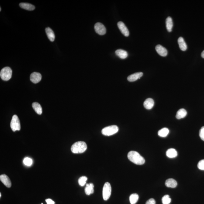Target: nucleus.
Wrapping results in <instances>:
<instances>
[{
	"label": "nucleus",
	"instance_id": "nucleus-1",
	"mask_svg": "<svg viewBox=\"0 0 204 204\" xmlns=\"http://www.w3.org/2000/svg\"><path fill=\"white\" fill-rule=\"evenodd\" d=\"M128 157L131 162L137 165H143L145 163V160L138 152L131 151L128 153Z\"/></svg>",
	"mask_w": 204,
	"mask_h": 204
},
{
	"label": "nucleus",
	"instance_id": "nucleus-2",
	"mask_svg": "<svg viewBox=\"0 0 204 204\" xmlns=\"http://www.w3.org/2000/svg\"><path fill=\"white\" fill-rule=\"evenodd\" d=\"M87 149L86 143L84 141H79L72 145L71 150L74 153H84Z\"/></svg>",
	"mask_w": 204,
	"mask_h": 204
},
{
	"label": "nucleus",
	"instance_id": "nucleus-3",
	"mask_svg": "<svg viewBox=\"0 0 204 204\" xmlns=\"http://www.w3.org/2000/svg\"><path fill=\"white\" fill-rule=\"evenodd\" d=\"M118 130L119 128L117 125H110L103 128L102 130V133L103 135L109 136L116 134L118 132Z\"/></svg>",
	"mask_w": 204,
	"mask_h": 204
},
{
	"label": "nucleus",
	"instance_id": "nucleus-4",
	"mask_svg": "<svg viewBox=\"0 0 204 204\" xmlns=\"http://www.w3.org/2000/svg\"><path fill=\"white\" fill-rule=\"evenodd\" d=\"M12 74L11 68L5 67L2 69L0 72V76L3 80L7 81L11 79Z\"/></svg>",
	"mask_w": 204,
	"mask_h": 204
},
{
	"label": "nucleus",
	"instance_id": "nucleus-5",
	"mask_svg": "<svg viewBox=\"0 0 204 204\" xmlns=\"http://www.w3.org/2000/svg\"><path fill=\"white\" fill-rule=\"evenodd\" d=\"M112 188L109 182L105 183L103 187V196L104 200H108L111 194Z\"/></svg>",
	"mask_w": 204,
	"mask_h": 204
},
{
	"label": "nucleus",
	"instance_id": "nucleus-6",
	"mask_svg": "<svg viewBox=\"0 0 204 204\" xmlns=\"http://www.w3.org/2000/svg\"><path fill=\"white\" fill-rule=\"evenodd\" d=\"M10 127L13 131H20V122L18 116L17 115H14L13 116L11 123H10Z\"/></svg>",
	"mask_w": 204,
	"mask_h": 204
},
{
	"label": "nucleus",
	"instance_id": "nucleus-7",
	"mask_svg": "<svg viewBox=\"0 0 204 204\" xmlns=\"http://www.w3.org/2000/svg\"><path fill=\"white\" fill-rule=\"evenodd\" d=\"M94 29L97 33L100 35H104L106 33V29L105 26L102 23H97L94 26Z\"/></svg>",
	"mask_w": 204,
	"mask_h": 204
},
{
	"label": "nucleus",
	"instance_id": "nucleus-8",
	"mask_svg": "<svg viewBox=\"0 0 204 204\" xmlns=\"http://www.w3.org/2000/svg\"><path fill=\"white\" fill-rule=\"evenodd\" d=\"M118 26L121 32L124 36L128 37L129 35V32L125 23L122 22H119L118 23Z\"/></svg>",
	"mask_w": 204,
	"mask_h": 204
},
{
	"label": "nucleus",
	"instance_id": "nucleus-9",
	"mask_svg": "<svg viewBox=\"0 0 204 204\" xmlns=\"http://www.w3.org/2000/svg\"><path fill=\"white\" fill-rule=\"evenodd\" d=\"M42 76L40 73L35 72L31 74L30 76V81L33 83L36 84L41 81Z\"/></svg>",
	"mask_w": 204,
	"mask_h": 204
},
{
	"label": "nucleus",
	"instance_id": "nucleus-10",
	"mask_svg": "<svg viewBox=\"0 0 204 204\" xmlns=\"http://www.w3.org/2000/svg\"><path fill=\"white\" fill-rule=\"evenodd\" d=\"M156 52L162 57H166L168 54V51L166 48L160 45H156Z\"/></svg>",
	"mask_w": 204,
	"mask_h": 204
},
{
	"label": "nucleus",
	"instance_id": "nucleus-11",
	"mask_svg": "<svg viewBox=\"0 0 204 204\" xmlns=\"http://www.w3.org/2000/svg\"><path fill=\"white\" fill-rule=\"evenodd\" d=\"M0 180L7 187H10L11 186V180L5 174L0 176Z\"/></svg>",
	"mask_w": 204,
	"mask_h": 204
},
{
	"label": "nucleus",
	"instance_id": "nucleus-12",
	"mask_svg": "<svg viewBox=\"0 0 204 204\" xmlns=\"http://www.w3.org/2000/svg\"><path fill=\"white\" fill-rule=\"evenodd\" d=\"M143 73L142 72H140L134 73L130 75L127 78L128 81L129 82H134L137 80L140 79L143 76Z\"/></svg>",
	"mask_w": 204,
	"mask_h": 204
},
{
	"label": "nucleus",
	"instance_id": "nucleus-13",
	"mask_svg": "<svg viewBox=\"0 0 204 204\" xmlns=\"http://www.w3.org/2000/svg\"><path fill=\"white\" fill-rule=\"evenodd\" d=\"M154 105V102L153 99L149 98L146 99L144 103V106L147 110L152 109Z\"/></svg>",
	"mask_w": 204,
	"mask_h": 204
},
{
	"label": "nucleus",
	"instance_id": "nucleus-14",
	"mask_svg": "<svg viewBox=\"0 0 204 204\" xmlns=\"http://www.w3.org/2000/svg\"><path fill=\"white\" fill-rule=\"evenodd\" d=\"M45 30L48 39L51 42H54L55 38V35H54V31L49 27L46 28Z\"/></svg>",
	"mask_w": 204,
	"mask_h": 204
},
{
	"label": "nucleus",
	"instance_id": "nucleus-15",
	"mask_svg": "<svg viewBox=\"0 0 204 204\" xmlns=\"http://www.w3.org/2000/svg\"><path fill=\"white\" fill-rule=\"evenodd\" d=\"M165 185L168 187L175 188L177 185V183L176 181L174 179L169 178L167 180L165 181Z\"/></svg>",
	"mask_w": 204,
	"mask_h": 204
},
{
	"label": "nucleus",
	"instance_id": "nucleus-16",
	"mask_svg": "<svg viewBox=\"0 0 204 204\" xmlns=\"http://www.w3.org/2000/svg\"><path fill=\"white\" fill-rule=\"evenodd\" d=\"M115 54L118 57L122 59H125L128 57V54L127 51L122 49L116 50L115 51Z\"/></svg>",
	"mask_w": 204,
	"mask_h": 204
},
{
	"label": "nucleus",
	"instance_id": "nucleus-17",
	"mask_svg": "<svg viewBox=\"0 0 204 204\" xmlns=\"http://www.w3.org/2000/svg\"><path fill=\"white\" fill-rule=\"evenodd\" d=\"M20 6L21 8L29 11H32L35 8V7L33 5L27 3H21L20 4Z\"/></svg>",
	"mask_w": 204,
	"mask_h": 204
},
{
	"label": "nucleus",
	"instance_id": "nucleus-18",
	"mask_svg": "<svg viewBox=\"0 0 204 204\" xmlns=\"http://www.w3.org/2000/svg\"><path fill=\"white\" fill-rule=\"evenodd\" d=\"M85 193L88 196L94 193V185L92 183L87 184L86 187L85 189Z\"/></svg>",
	"mask_w": 204,
	"mask_h": 204
},
{
	"label": "nucleus",
	"instance_id": "nucleus-19",
	"mask_svg": "<svg viewBox=\"0 0 204 204\" xmlns=\"http://www.w3.org/2000/svg\"><path fill=\"white\" fill-rule=\"evenodd\" d=\"M32 107L36 113L38 115H41L42 113V108L41 105L36 102L32 104Z\"/></svg>",
	"mask_w": 204,
	"mask_h": 204
},
{
	"label": "nucleus",
	"instance_id": "nucleus-20",
	"mask_svg": "<svg viewBox=\"0 0 204 204\" xmlns=\"http://www.w3.org/2000/svg\"><path fill=\"white\" fill-rule=\"evenodd\" d=\"M165 23H166V28L168 32H172L173 23L172 19L171 17L169 16L167 17Z\"/></svg>",
	"mask_w": 204,
	"mask_h": 204
},
{
	"label": "nucleus",
	"instance_id": "nucleus-21",
	"mask_svg": "<svg viewBox=\"0 0 204 204\" xmlns=\"http://www.w3.org/2000/svg\"><path fill=\"white\" fill-rule=\"evenodd\" d=\"M178 42L180 49L183 51H186L187 50V45H186L184 39L182 37H180L178 38Z\"/></svg>",
	"mask_w": 204,
	"mask_h": 204
},
{
	"label": "nucleus",
	"instance_id": "nucleus-22",
	"mask_svg": "<svg viewBox=\"0 0 204 204\" xmlns=\"http://www.w3.org/2000/svg\"><path fill=\"white\" fill-rule=\"evenodd\" d=\"M166 156L169 158H174L176 157L178 153L175 149L171 148L168 149L166 152Z\"/></svg>",
	"mask_w": 204,
	"mask_h": 204
},
{
	"label": "nucleus",
	"instance_id": "nucleus-23",
	"mask_svg": "<svg viewBox=\"0 0 204 204\" xmlns=\"http://www.w3.org/2000/svg\"><path fill=\"white\" fill-rule=\"evenodd\" d=\"M187 114V112L185 109H181L177 111L176 117L177 119H180L185 117Z\"/></svg>",
	"mask_w": 204,
	"mask_h": 204
},
{
	"label": "nucleus",
	"instance_id": "nucleus-24",
	"mask_svg": "<svg viewBox=\"0 0 204 204\" xmlns=\"http://www.w3.org/2000/svg\"><path fill=\"white\" fill-rule=\"evenodd\" d=\"M169 130L167 128H162L158 131V134L159 137H167L169 134Z\"/></svg>",
	"mask_w": 204,
	"mask_h": 204
},
{
	"label": "nucleus",
	"instance_id": "nucleus-25",
	"mask_svg": "<svg viewBox=\"0 0 204 204\" xmlns=\"http://www.w3.org/2000/svg\"><path fill=\"white\" fill-rule=\"evenodd\" d=\"M138 195L137 193H133L130 196V202H131V204H135L138 202Z\"/></svg>",
	"mask_w": 204,
	"mask_h": 204
},
{
	"label": "nucleus",
	"instance_id": "nucleus-26",
	"mask_svg": "<svg viewBox=\"0 0 204 204\" xmlns=\"http://www.w3.org/2000/svg\"><path fill=\"white\" fill-rule=\"evenodd\" d=\"M162 201L163 204H169L171 202V199L168 195H166L162 197Z\"/></svg>",
	"mask_w": 204,
	"mask_h": 204
},
{
	"label": "nucleus",
	"instance_id": "nucleus-27",
	"mask_svg": "<svg viewBox=\"0 0 204 204\" xmlns=\"http://www.w3.org/2000/svg\"><path fill=\"white\" fill-rule=\"evenodd\" d=\"M88 180V178L85 176H82L80 177L78 180V183L80 186H83L86 184V181Z\"/></svg>",
	"mask_w": 204,
	"mask_h": 204
},
{
	"label": "nucleus",
	"instance_id": "nucleus-28",
	"mask_svg": "<svg viewBox=\"0 0 204 204\" xmlns=\"http://www.w3.org/2000/svg\"><path fill=\"white\" fill-rule=\"evenodd\" d=\"M23 163L25 165H27V166H30L32 165V159L30 158L26 157L25 158L23 161Z\"/></svg>",
	"mask_w": 204,
	"mask_h": 204
},
{
	"label": "nucleus",
	"instance_id": "nucleus-29",
	"mask_svg": "<svg viewBox=\"0 0 204 204\" xmlns=\"http://www.w3.org/2000/svg\"><path fill=\"white\" fill-rule=\"evenodd\" d=\"M197 166L199 169L204 171V159H202L199 162Z\"/></svg>",
	"mask_w": 204,
	"mask_h": 204
},
{
	"label": "nucleus",
	"instance_id": "nucleus-30",
	"mask_svg": "<svg viewBox=\"0 0 204 204\" xmlns=\"http://www.w3.org/2000/svg\"><path fill=\"white\" fill-rule=\"evenodd\" d=\"M199 136L201 139L204 141V126L202 127L199 130Z\"/></svg>",
	"mask_w": 204,
	"mask_h": 204
},
{
	"label": "nucleus",
	"instance_id": "nucleus-31",
	"mask_svg": "<svg viewBox=\"0 0 204 204\" xmlns=\"http://www.w3.org/2000/svg\"><path fill=\"white\" fill-rule=\"evenodd\" d=\"M146 204H156V202L154 199H150L146 202Z\"/></svg>",
	"mask_w": 204,
	"mask_h": 204
},
{
	"label": "nucleus",
	"instance_id": "nucleus-32",
	"mask_svg": "<svg viewBox=\"0 0 204 204\" xmlns=\"http://www.w3.org/2000/svg\"><path fill=\"white\" fill-rule=\"evenodd\" d=\"M47 204H54V201L51 199H47L45 200Z\"/></svg>",
	"mask_w": 204,
	"mask_h": 204
},
{
	"label": "nucleus",
	"instance_id": "nucleus-33",
	"mask_svg": "<svg viewBox=\"0 0 204 204\" xmlns=\"http://www.w3.org/2000/svg\"><path fill=\"white\" fill-rule=\"evenodd\" d=\"M201 56H202V58H204V50L202 52V54H201Z\"/></svg>",
	"mask_w": 204,
	"mask_h": 204
},
{
	"label": "nucleus",
	"instance_id": "nucleus-34",
	"mask_svg": "<svg viewBox=\"0 0 204 204\" xmlns=\"http://www.w3.org/2000/svg\"><path fill=\"white\" fill-rule=\"evenodd\" d=\"M1 193H0V197H1Z\"/></svg>",
	"mask_w": 204,
	"mask_h": 204
},
{
	"label": "nucleus",
	"instance_id": "nucleus-35",
	"mask_svg": "<svg viewBox=\"0 0 204 204\" xmlns=\"http://www.w3.org/2000/svg\"><path fill=\"white\" fill-rule=\"evenodd\" d=\"M1 11V8H0V11Z\"/></svg>",
	"mask_w": 204,
	"mask_h": 204
}]
</instances>
